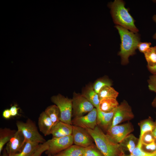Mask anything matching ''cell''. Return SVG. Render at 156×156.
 I'll return each instance as SVG.
<instances>
[{
  "mask_svg": "<svg viewBox=\"0 0 156 156\" xmlns=\"http://www.w3.org/2000/svg\"><path fill=\"white\" fill-rule=\"evenodd\" d=\"M38 125L40 131L46 136L51 134L54 125L44 111L42 112L38 118Z\"/></svg>",
  "mask_w": 156,
  "mask_h": 156,
  "instance_id": "5bb4252c",
  "label": "cell"
},
{
  "mask_svg": "<svg viewBox=\"0 0 156 156\" xmlns=\"http://www.w3.org/2000/svg\"><path fill=\"white\" fill-rule=\"evenodd\" d=\"M81 95L90 102L96 108H99L100 100L98 94L94 90L92 84L86 85L82 89Z\"/></svg>",
  "mask_w": 156,
  "mask_h": 156,
  "instance_id": "2e32d148",
  "label": "cell"
},
{
  "mask_svg": "<svg viewBox=\"0 0 156 156\" xmlns=\"http://www.w3.org/2000/svg\"><path fill=\"white\" fill-rule=\"evenodd\" d=\"M83 156H104L94 144L84 148Z\"/></svg>",
  "mask_w": 156,
  "mask_h": 156,
  "instance_id": "4316f807",
  "label": "cell"
},
{
  "mask_svg": "<svg viewBox=\"0 0 156 156\" xmlns=\"http://www.w3.org/2000/svg\"><path fill=\"white\" fill-rule=\"evenodd\" d=\"M153 2H156V0H153Z\"/></svg>",
  "mask_w": 156,
  "mask_h": 156,
  "instance_id": "7bdbcfd3",
  "label": "cell"
},
{
  "mask_svg": "<svg viewBox=\"0 0 156 156\" xmlns=\"http://www.w3.org/2000/svg\"><path fill=\"white\" fill-rule=\"evenodd\" d=\"M152 18L153 21L156 23V14H155L152 17ZM153 37L154 39L156 40V32L153 35Z\"/></svg>",
  "mask_w": 156,
  "mask_h": 156,
  "instance_id": "8d00e7d4",
  "label": "cell"
},
{
  "mask_svg": "<svg viewBox=\"0 0 156 156\" xmlns=\"http://www.w3.org/2000/svg\"><path fill=\"white\" fill-rule=\"evenodd\" d=\"M49 140L42 144H40L39 147L31 156H41L42 153L48 149Z\"/></svg>",
  "mask_w": 156,
  "mask_h": 156,
  "instance_id": "f546056e",
  "label": "cell"
},
{
  "mask_svg": "<svg viewBox=\"0 0 156 156\" xmlns=\"http://www.w3.org/2000/svg\"><path fill=\"white\" fill-rule=\"evenodd\" d=\"M97 110L96 108L85 116L74 117L72 120L73 125L86 129H94L97 126Z\"/></svg>",
  "mask_w": 156,
  "mask_h": 156,
  "instance_id": "30bf717a",
  "label": "cell"
},
{
  "mask_svg": "<svg viewBox=\"0 0 156 156\" xmlns=\"http://www.w3.org/2000/svg\"><path fill=\"white\" fill-rule=\"evenodd\" d=\"M138 124L140 130L139 139H140L142 135L146 132H153L155 127V122L150 118L141 121Z\"/></svg>",
  "mask_w": 156,
  "mask_h": 156,
  "instance_id": "cb8c5ba5",
  "label": "cell"
},
{
  "mask_svg": "<svg viewBox=\"0 0 156 156\" xmlns=\"http://www.w3.org/2000/svg\"><path fill=\"white\" fill-rule=\"evenodd\" d=\"M16 125L18 130L21 131L23 135L26 142L42 144L46 141L31 120L28 119L25 122L18 121Z\"/></svg>",
  "mask_w": 156,
  "mask_h": 156,
  "instance_id": "277c9868",
  "label": "cell"
},
{
  "mask_svg": "<svg viewBox=\"0 0 156 156\" xmlns=\"http://www.w3.org/2000/svg\"><path fill=\"white\" fill-rule=\"evenodd\" d=\"M120 35L121 44L120 51L118 53L121 59V64L125 65L129 63L130 56L134 55L138 45L140 42V37L137 33L129 31L119 25L115 26Z\"/></svg>",
  "mask_w": 156,
  "mask_h": 156,
  "instance_id": "6da1fadb",
  "label": "cell"
},
{
  "mask_svg": "<svg viewBox=\"0 0 156 156\" xmlns=\"http://www.w3.org/2000/svg\"><path fill=\"white\" fill-rule=\"evenodd\" d=\"M112 83L111 81L107 78H101L96 80L92 84L95 91L98 94L101 88L103 87L108 86H111Z\"/></svg>",
  "mask_w": 156,
  "mask_h": 156,
  "instance_id": "484cf974",
  "label": "cell"
},
{
  "mask_svg": "<svg viewBox=\"0 0 156 156\" xmlns=\"http://www.w3.org/2000/svg\"><path fill=\"white\" fill-rule=\"evenodd\" d=\"M138 139L133 135L130 134L125 138L119 144L123 150L128 151L130 154L132 152L137 145Z\"/></svg>",
  "mask_w": 156,
  "mask_h": 156,
  "instance_id": "e0dca14e",
  "label": "cell"
},
{
  "mask_svg": "<svg viewBox=\"0 0 156 156\" xmlns=\"http://www.w3.org/2000/svg\"><path fill=\"white\" fill-rule=\"evenodd\" d=\"M151 42H140L138 45L137 48L142 53H144L151 47Z\"/></svg>",
  "mask_w": 156,
  "mask_h": 156,
  "instance_id": "d6a6232c",
  "label": "cell"
},
{
  "mask_svg": "<svg viewBox=\"0 0 156 156\" xmlns=\"http://www.w3.org/2000/svg\"><path fill=\"white\" fill-rule=\"evenodd\" d=\"M118 92L111 86H106L100 90L98 94L100 100L105 99H116L118 95Z\"/></svg>",
  "mask_w": 156,
  "mask_h": 156,
  "instance_id": "7402d4cb",
  "label": "cell"
},
{
  "mask_svg": "<svg viewBox=\"0 0 156 156\" xmlns=\"http://www.w3.org/2000/svg\"><path fill=\"white\" fill-rule=\"evenodd\" d=\"M117 156H134L132 154H129V155H126V154H125V153H124L123 154H122L120 155H119Z\"/></svg>",
  "mask_w": 156,
  "mask_h": 156,
  "instance_id": "60d3db41",
  "label": "cell"
},
{
  "mask_svg": "<svg viewBox=\"0 0 156 156\" xmlns=\"http://www.w3.org/2000/svg\"><path fill=\"white\" fill-rule=\"evenodd\" d=\"M19 108L15 105L12 106L10 109L11 115L12 116H16L18 114V110Z\"/></svg>",
  "mask_w": 156,
  "mask_h": 156,
  "instance_id": "836d02e7",
  "label": "cell"
},
{
  "mask_svg": "<svg viewBox=\"0 0 156 156\" xmlns=\"http://www.w3.org/2000/svg\"><path fill=\"white\" fill-rule=\"evenodd\" d=\"M51 100L60 110V121L72 125L71 119L73 112L72 99L58 94L52 96Z\"/></svg>",
  "mask_w": 156,
  "mask_h": 156,
  "instance_id": "5b68a950",
  "label": "cell"
},
{
  "mask_svg": "<svg viewBox=\"0 0 156 156\" xmlns=\"http://www.w3.org/2000/svg\"><path fill=\"white\" fill-rule=\"evenodd\" d=\"M147 67L149 71L153 75L156 74V65L153 66H147Z\"/></svg>",
  "mask_w": 156,
  "mask_h": 156,
  "instance_id": "d590c367",
  "label": "cell"
},
{
  "mask_svg": "<svg viewBox=\"0 0 156 156\" xmlns=\"http://www.w3.org/2000/svg\"><path fill=\"white\" fill-rule=\"evenodd\" d=\"M156 140L152 131H148L145 133L139 139L138 143H141L143 144H150Z\"/></svg>",
  "mask_w": 156,
  "mask_h": 156,
  "instance_id": "83f0119b",
  "label": "cell"
},
{
  "mask_svg": "<svg viewBox=\"0 0 156 156\" xmlns=\"http://www.w3.org/2000/svg\"><path fill=\"white\" fill-rule=\"evenodd\" d=\"M72 101V116L74 117L83 116L92 111L94 108L93 105L81 94L73 93Z\"/></svg>",
  "mask_w": 156,
  "mask_h": 156,
  "instance_id": "8992f818",
  "label": "cell"
},
{
  "mask_svg": "<svg viewBox=\"0 0 156 156\" xmlns=\"http://www.w3.org/2000/svg\"><path fill=\"white\" fill-rule=\"evenodd\" d=\"M152 106L154 107H156V96L154 99L152 103Z\"/></svg>",
  "mask_w": 156,
  "mask_h": 156,
  "instance_id": "ab89813d",
  "label": "cell"
},
{
  "mask_svg": "<svg viewBox=\"0 0 156 156\" xmlns=\"http://www.w3.org/2000/svg\"><path fill=\"white\" fill-rule=\"evenodd\" d=\"M73 125L61 121L54 126L51 134L53 137H61L72 134Z\"/></svg>",
  "mask_w": 156,
  "mask_h": 156,
  "instance_id": "9a60e30c",
  "label": "cell"
},
{
  "mask_svg": "<svg viewBox=\"0 0 156 156\" xmlns=\"http://www.w3.org/2000/svg\"><path fill=\"white\" fill-rule=\"evenodd\" d=\"M131 124L128 122L111 127L106 131V135L114 142L119 144L133 131Z\"/></svg>",
  "mask_w": 156,
  "mask_h": 156,
  "instance_id": "ba28073f",
  "label": "cell"
},
{
  "mask_svg": "<svg viewBox=\"0 0 156 156\" xmlns=\"http://www.w3.org/2000/svg\"><path fill=\"white\" fill-rule=\"evenodd\" d=\"M2 152V153L1 156H9L5 148H3Z\"/></svg>",
  "mask_w": 156,
  "mask_h": 156,
  "instance_id": "74e56055",
  "label": "cell"
},
{
  "mask_svg": "<svg viewBox=\"0 0 156 156\" xmlns=\"http://www.w3.org/2000/svg\"><path fill=\"white\" fill-rule=\"evenodd\" d=\"M142 144H138L133 150L132 154L134 156H156V152L150 153L145 151L141 148Z\"/></svg>",
  "mask_w": 156,
  "mask_h": 156,
  "instance_id": "f1b7e54d",
  "label": "cell"
},
{
  "mask_svg": "<svg viewBox=\"0 0 156 156\" xmlns=\"http://www.w3.org/2000/svg\"><path fill=\"white\" fill-rule=\"evenodd\" d=\"M155 122V128L153 131V133L154 136L155 137V138H156V120Z\"/></svg>",
  "mask_w": 156,
  "mask_h": 156,
  "instance_id": "f35d334b",
  "label": "cell"
},
{
  "mask_svg": "<svg viewBox=\"0 0 156 156\" xmlns=\"http://www.w3.org/2000/svg\"><path fill=\"white\" fill-rule=\"evenodd\" d=\"M134 117L131 107L127 101H124L116 110L111 127L118 125L124 121L131 120Z\"/></svg>",
  "mask_w": 156,
  "mask_h": 156,
  "instance_id": "9c48e42d",
  "label": "cell"
},
{
  "mask_svg": "<svg viewBox=\"0 0 156 156\" xmlns=\"http://www.w3.org/2000/svg\"><path fill=\"white\" fill-rule=\"evenodd\" d=\"M86 130L104 156H117L125 153L119 144L112 141L97 125L93 129Z\"/></svg>",
  "mask_w": 156,
  "mask_h": 156,
  "instance_id": "7a4b0ae2",
  "label": "cell"
},
{
  "mask_svg": "<svg viewBox=\"0 0 156 156\" xmlns=\"http://www.w3.org/2000/svg\"><path fill=\"white\" fill-rule=\"evenodd\" d=\"M72 135L73 143L84 147L94 144V140L86 129L73 125Z\"/></svg>",
  "mask_w": 156,
  "mask_h": 156,
  "instance_id": "8fae6325",
  "label": "cell"
},
{
  "mask_svg": "<svg viewBox=\"0 0 156 156\" xmlns=\"http://www.w3.org/2000/svg\"><path fill=\"white\" fill-rule=\"evenodd\" d=\"M108 6L114 23L134 33L138 31L134 19L125 7L123 1L115 0L109 3Z\"/></svg>",
  "mask_w": 156,
  "mask_h": 156,
  "instance_id": "3957f363",
  "label": "cell"
},
{
  "mask_svg": "<svg viewBox=\"0 0 156 156\" xmlns=\"http://www.w3.org/2000/svg\"><path fill=\"white\" fill-rule=\"evenodd\" d=\"M25 142L23 135L21 131L17 130L5 148L8 156H13L20 152Z\"/></svg>",
  "mask_w": 156,
  "mask_h": 156,
  "instance_id": "7c38bea8",
  "label": "cell"
},
{
  "mask_svg": "<svg viewBox=\"0 0 156 156\" xmlns=\"http://www.w3.org/2000/svg\"><path fill=\"white\" fill-rule=\"evenodd\" d=\"M149 89L156 93V74L153 75L149 76L148 80Z\"/></svg>",
  "mask_w": 156,
  "mask_h": 156,
  "instance_id": "1f68e13d",
  "label": "cell"
},
{
  "mask_svg": "<svg viewBox=\"0 0 156 156\" xmlns=\"http://www.w3.org/2000/svg\"><path fill=\"white\" fill-rule=\"evenodd\" d=\"M40 144L26 142L21 152L13 156H31L37 149Z\"/></svg>",
  "mask_w": 156,
  "mask_h": 156,
  "instance_id": "603a6c76",
  "label": "cell"
},
{
  "mask_svg": "<svg viewBox=\"0 0 156 156\" xmlns=\"http://www.w3.org/2000/svg\"><path fill=\"white\" fill-rule=\"evenodd\" d=\"M116 109L109 113L104 112L100 111L98 108L96 109L97 125L101 129L107 131L111 126Z\"/></svg>",
  "mask_w": 156,
  "mask_h": 156,
  "instance_id": "4fadbf2b",
  "label": "cell"
},
{
  "mask_svg": "<svg viewBox=\"0 0 156 156\" xmlns=\"http://www.w3.org/2000/svg\"><path fill=\"white\" fill-rule=\"evenodd\" d=\"M2 116L5 119H10L12 117L10 109H6L4 110L2 113Z\"/></svg>",
  "mask_w": 156,
  "mask_h": 156,
  "instance_id": "e575fe53",
  "label": "cell"
},
{
  "mask_svg": "<svg viewBox=\"0 0 156 156\" xmlns=\"http://www.w3.org/2000/svg\"><path fill=\"white\" fill-rule=\"evenodd\" d=\"M84 148L75 144L72 145L53 156H83Z\"/></svg>",
  "mask_w": 156,
  "mask_h": 156,
  "instance_id": "ffe728a7",
  "label": "cell"
},
{
  "mask_svg": "<svg viewBox=\"0 0 156 156\" xmlns=\"http://www.w3.org/2000/svg\"><path fill=\"white\" fill-rule=\"evenodd\" d=\"M17 131L7 128L0 129V154L2 152L4 146L14 135Z\"/></svg>",
  "mask_w": 156,
  "mask_h": 156,
  "instance_id": "d6986e66",
  "label": "cell"
},
{
  "mask_svg": "<svg viewBox=\"0 0 156 156\" xmlns=\"http://www.w3.org/2000/svg\"><path fill=\"white\" fill-rule=\"evenodd\" d=\"M119 105L116 99H103L100 101L98 108L103 112L109 113L116 109Z\"/></svg>",
  "mask_w": 156,
  "mask_h": 156,
  "instance_id": "ac0fdd59",
  "label": "cell"
},
{
  "mask_svg": "<svg viewBox=\"0 0 156 156\" xmlns=\"http://www.w3.org/2000/svg\"><path fill=\"white\" fill-rule=\"evenodd\" d=\"M73 143L72 134L63 137H53L49 140V148L45 152V153L53 156L72 145Z\"/></svg>",
  "mask_w": 156,
  "mask_h": 156,
  "instance_id": "52a82bcc",
  "label": "cell"
},
{
  "mask_svg": "<svg viewBox=\"0 0 156 156\" xmlns=\"http://www.w3.org/2000/svg\"><path fill=\"white\" fill-rule=\"evenodd\" d=\"M141 148L142 150L148 153H153L156 152V140L149 144H142Z\"/></svg>",
  "mask_w": 156,
  "mask_h": 156,
  "instance_id": "4dcf8cb0",
  "label": "cell"
},
{
  "mask_svg": "<svg viewBox=\"0 0 156 156\" xmlns=\"http://www.w3.org/2000/svg\"><path fill=\"white\" fill-rule=\"evenodd\" d=\"M44 112L50 118L54 126L60 121V111L55 105L49 106L46 109Z\"/></svg>",
  "mask_w": 156,
  "mask_h": 156,
  "instance_id": "44dd1931",
  "label": "cell"
},
{
  "mask_svg": "<svg viewBox=\"0 0 156 156\" xmlns=\"http://www.w3.org/2000/svg\"><path fill=\"white\" fill-rule=\"evenodd\" d=\"M48 156H52V155L50 154H49L47 155Z\"/></svg>",
  "mask_w": 156,
  "mask_h": 156,
  "instance_id": "b9f144b4",
  "label": "cell"
},
{
  "mask_svg": "<svg viewBox=\"0 0 156 156\" xmlns=\"http://www.w3.org/2000/svg\"><path fill=\"white\" fill-rule=\"evenodd\" d=\"M147 63V66H153L156 65V47H151L144 53Z\"/></svg>",
  "mask_w": 156,
  "mask_h": 156,
  "instance_id": "d4e9b609",
  "label": "cell"
}]
</instances>
